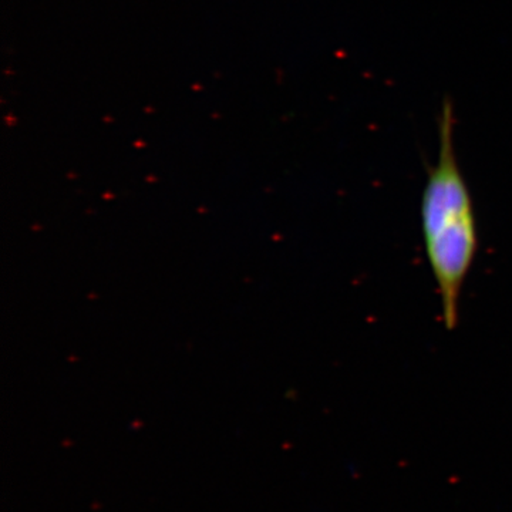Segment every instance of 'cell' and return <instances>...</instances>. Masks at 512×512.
Listing matches in <instances>:
<instances>
[{
    "label": "cell",
    "instance_id": "1",
    "mask_svg": "<svg viewBox=\"0 0 512 512\" xmlns=\"http://www.w3.org/2000/svg\"><path fill=\"white\" fill-rule=\"evenodd\" d=\"M439 157L431 167L421 197L424 249L439 289L447 330L460 318V299L476 261L478 228L473 197L454 147L453 103L446 100L439 121Z\"/></svg>",
    "mask_w": 512,
    "mask_h": 512
}]
</instances>
